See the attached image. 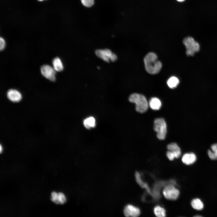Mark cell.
I'll use <instances>...</instances> for the list:
<instances>
[{"mask_svg":"<svg viewBox=\"0 0 217 217\" xmlns=\"http://www.w3.org/2000/svg\"><path fill=\"white\" fill-rule=\"evenodd\" d=\"M144 61L146 70L150 74H156L162 68L161 63L157 60V56L153 52L147 54L144 58Z\"/></svg>","mask_w":217,"mask_h":217,"instance_id":"1","label":"cell"},{"mask_svg":"<svg viewBox=\"0 0 217 217\" xmlns=\"http://www.w3.org/2000/svg\"><path fill=\"white\" fill-rule=\"evenodd\" d=\"M131 102L136 104V109L139 112H146L148 109L149 103L146 97L143 95L136 93L131 94L129 98Z\"/></svg>","mask_w":217,"mask_h":217,"instance_id":"2","label":"cell"},{"mask_svg":"<svg viewBox=\"0 0 217 217\" xmlns=\"http://www.w3.org/2000/svg\"><path fill=\"white\" fill-rule=\"evenodd\" d=\"M154 129L157 133V136L159 139H165L167 133V125L163 118H157L154 120Z\"/></svg>","mask_w":217,"mask_h":217,"instance_id":"3","label":"cell"},{"mask_svg":"<svg viewBox=\"0 0 217 217\" xmlns=\"http://www.w3.org/2000/svg\"><path fill=\"white\" fill-rule=\"evenodd\" d=\"M95 54L98 57L106 62H108L110 61L114 62L117 59L116 55L108 49L96 50Z\"/></svg>","mask_w":217,"mask_h":217,"instance_id":"4","label":"cell"},{"mask_svg":"<svg viewBox=\"0 0 217 217\" xmlns=\"http://www.w3.org/2000/svg\"><path fill=\"white\" fill-rule=\"evenodd\" d=\"M163 193L167 199L171 200H177L179 195V190L174 185L169 184L166 186L163 190Z\"/></svg>","mask_w":217,"mask_h":217,"instance_id":"5","label":"cell"},{"mask_svg":"<svg viewBox=\"0 0 217 217\" xmlns=\"http://www.w3.org/2000/svg\"><path fill=\"white\" fill-rule=\"evenodd\" d=\"M55 71L53 68L48 65H44L41 68V71L42 75L52 81H54L56 80Z\"/></svg>","mask_w":217,"mask_h":217,"instance_id":"6","label":"cell"},{"mask_svg":"<svg viewBox=\"0 0 217 217\" xmlns=\"http://www.w3.org/2000/svg\"><path fill=\"white\" fill-rule=\"evenodd\" d=\"M124 214L126 217H137L140 214V209L131 205L125 206L124 210Z\"/></svg>","mask_w":217,"mask_h":217,"instance_id":"7","label":"cell"},{"mask_svg":"<svg viewBox=\"0 0 217 217\" xmlns=\"http://www.w3.org/2000/svg\"><path fill=\"white\" fill-rule=\"evenodd\" d=\"M7 96L10 100L14 102H19L22 99L20 93L17 90L13 89H10L8 91Z\"/></svg>","mask_w":217,"mask_h":217,"instance_id":"8","label":"cell"},{"mask_svg":"<svg viewBox=\"0 0 217 217\" xmlns=\"http://www.w3.org/2000/svg\"><path fill=\"white\" fill-rule=\"evenodd\" d=\"M197 159V156L194 153H188L183 155L182 158V161L184 164L190 165L194 163Z\"/></svg>","mask_w":217,"mask_h":217,"instance_id":"9","label":"cell"},{"mask_svg":"<svg viewBox=\"0 0 217 217\" xmlns=\"http://www.w3.org/2000/svg\"><path fill=\"white\" fill-rule=\"evenodd\" d=\"M167 148L168 150L171 151L174 154L175 158H178L180 156L181 154V150L176 143H170L167 145Z\"/></svg>","mask_w":217,"mask_h":217,"instance_id":"10","label":"cell"},{"mask_svg":"<svg viewBox=\"0 0 217 217\" xmlns=\"http://www.w3.org/2000/svg\"><path fill=\"white\" fill-rule=\"evenodd\" d=\"M150 108L154 110H158L161 107L162 103L160 100L156 97L151 98L149 102Z\"/></svg>","mask_w":217,"mask_h":217,"instance_id":"11","label":"cell"},{"mask_svg":"<svg viewBox=\"0 0 217 217\" xmlns=\"http://www.w3.org/2000/svg\"><path fill=\"white\" fill-rule=\"evenodd\" d=\"M191 205L193 209L197 210H202L204 208L203 203L198 198L193 199L191 202Z\"/></svg>","mask_w":217,"mask_h":217,"instance_id":"12","label":"cell"},{"mask_svg":"<svg viewBox=\"0 0 217 217\" xmlns=\"http://www.w3.org/2000/svg\"><path fill=\"white\" fill-rule=\"evenodd\" d=\"M53 68L57 71H61L63 70L64 67L62 63L58 57L55 58L52 61Z\"/></svg>","mask_w":217,"mask_h":217,"instance_id":"13","label":"cell"},{"mask_svg":"<svg viewBox=\"0 0 217 217\" xmlns=\"http://www.w3.org/2000/svg\"><path fill=\"white\" fill-rule=\"evenodd\" d=\"M96 120L95 118L90 116L85 119L83 121V124L84 127L87 129H90L92 127H94L96 126Z\"/></svg>","mask_w":217,"mask_h":217,"instance_id":"14","label":"cell"},{"mask_svg":"<svg viewBox=\"0 0 217 217\" xmlns=\"http://www.w3.org/2000/svg\"><path fill=\"white\" fill-rule=\"evenodd\" d=\"M135 177L136 181L138 184L142 187L145 188L147 192L150 194H151V193L150 190L147 184L142 181L140 178V175L139 173L137 172H136L135 173Z\"/></svg>","mask_w":217,"mask_h":217,"instance_id":"15","label":"cell"},{"mask_svg":"<svg viewBox=\"0 0 217 217\" xmlns=\"http://www.w3.org/2000/svg\"><path fill=\"white\" fill-rule=\"evenodd\" d=\"M200 49L199 44L196 42L193 46L190 49H186V53L188 56H193L196 52H198Z\"/></svg>","mask_w":217,"mask_h":217,"instance_id":"16","label":"cell"},{"mask_svg":"<svg viewBox=\"0 0 217 217\" xmlns=\"http://www.w3.org/2000/svg\"><path fill=\"white\" fill-rule=\"evenodd\" d=\"M196 42L193 38L190 36L185 38L183 40V43L186 49H190L192 47Z\"/></svg>","mask_w":217,"mask_h":217,"instance_id":"17","label":"cell"},{"mask_svg":"<svg viewBox=\"0 0 217 217\" xmlns=\"http://www.w3.org/2000/svg\"><path fill=\"white\" fill-rule=\"evenodd\" d=\"M179 83L178 79L176 77L172 76L170 77L167 81V84L168 86L171 88L176 87Z\"/></svg>","mask_w":217,"mask_h":217,"instance_id":"18","label":"cell"},{"mask_svg":"<svg viewBox=\"0 0 217 217\" xmlns=\"http://www.w3.org/2000/svg\"><path fill=\"white\" fill-rule=\"evenodd\" d=\"M155 214L158 217H164L166 215L165 210L164 208L159 206L155 207L154 209Z\"/></svg>","mask_w":217,"mask_h":217,"instance_id":"19","label":"cell"},{"mask_svg":"<svg viewBox=\"0 0 217 217\" xmlns=\"http://www.w3.org/2000/svg\"><path fill=\"white\" fill-rule=\"evenodd\" d=\"M66 201V199L65 195L62 193H58V195L55 203L57 204H63Z\"/></svg>","mask_w":217,"mask_h":217,"instance_id":"20","label":"cell"},{"mask_svg":"<svg viewBox=\"0 0 217 217\" xmlns=\"http://www.w3.org/2000/svg\"><path fill=\"white\" fill-rule=\"evenodd\" d=\"M81 2L84 6L90 7L94 4V0H81Z\"/></svg>","mask_w":217,"mask_h":217,"instance_id":"21","label":"cell"},{"mask_svg":"<svg viewBox=\"0 0 217 217\" xmlns=\"http://www.w3.org/2000/svg\"><path fill=\"white\" fill-rule=\"evenodd\" d=\"M208 154L210 159L212 160H217V154L212 150H209L208 151Z\"/></svg>","mask_w":217,"mask_h":217,"instance_id":"22","label":"cell"},{"mask_svg":"<svg viewBox=\"0 0 217 217\" xmlns=\"http://www.w3.org/2000/svg\"><path fill=\"white\" fill-rule=\"evenodd\" d=\"M166 155L168 158L170 160H172L175 158L174 154L169 150L167 152Z\"/></svg>","mask_w":217,"mask_h":217,"instance_id":"23","label":"cell"},{"mask_svg":"<svg viewBox=\"0 0 217 217\" xmlns=\"http://www.w3.org/2000/svg\"><path fill=\"white\" fill-rule=\"evenodd\" d=\"M5 41L4 39L2 37L0 38V50H3L5 47Z\"/></svg>","mask_w":217,"mask_h":217,"instance_id":"24","label":"cell"},{"mask_svg":"<svg viewBox=\"0 0 217 217\" xmlns=\"http://www.w3.org/2000/svg\"><path fill=\"white\" fill-rule=\"evenodd\" d=\"M212 150L217 154V143L212 144L211 146Z\"/></svg>","mask_w":217,"mask_h":217,"instance_id":"25","label":"cell"},{"mask_svg":"<svg viewBox=\"0 0 217 217\" xmlns=\"http://www.w3.org/2000/svg\"><path fill=\"white\" fill-rule=\"evenodd\" d=\"M2 147L0 145V153H1L2 152Z\"/></svg>","mask_w":217,"mask_h":217,"instance_id":"26","label":"cell"},{"mask_svg":"<svg viewBox=\"0 0 217 217\" xmlns=\"http://www.w3.org/2000/svg\"><path fill=\"white\" fill-rule=\"evenodd\" d=\"M178 1L179 2H183L185 0H176Z\"/></svg>","mask_w":217,"mask_h":217,"instance_id":"27","label":"cell"},{"mask_svg":"<svg viewBox=\"0 0 217 217\" xmlns=\"http://www.w3.org/2000/svg\"><path fill=\"white\" fill-rule=\"evenodd\" d=\"M194 216L195 217H201L202 216L201 215H197L195 216Z\"/></svg>","mask_w":217,"mask_h":217,"instance_id":"28","label":"cell"},{"mask_svg":"<svg viewBox=\"0 0 217 217\" xmlns=\"http://www.w3.org/2000/svg\"><path fill=\"white\" fill-rule=\"evenodd\" d=\"M38 0L41 1H42V0Z\"/></svg>","mask_w":217,"mask_h":217,"instance_id":"29","label":"cell"}]
</instances>
